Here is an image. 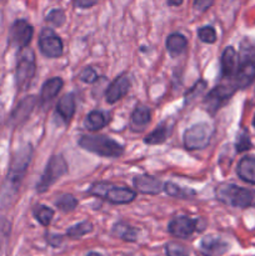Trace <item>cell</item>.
I'll list each match as a JSON object with an SVG mask.
<instances>
[{
	"label": "cell",
	"mask_w": 255,
	"mask_h": 256,
	"mask_svg": "<svg viewBox=\"0 0 255 256\" xmlns=\"http://www.w3.org/2000/svg\"><path fill=\"white\" fill-rule=\"evenodd\" d=\"M32 158V148L30 144L19 148L14 152L10 162L9 172L6 174L2 194H0V204L2 208H9L16 200L20 186L28 172L30 162Z\"/></svg>",
	"instance_id": "obj_1"
},
{
	"label": "cell",
	"mask_w": 255,
	"mask_h": 256,
	"mask_svg": "<svg viewBox=\"0 0 255 256\" xmlns=\"http://www.w3.org/2000/svg\"><path fill=\"white\" fill-rule=\"evenodd\" d=\"M84 150L104 158H119L124 152V146L105 135H85L79 140Z\"/></svg>",
	"instance_id": "obj_2"
},
{
	"label": "cell",
	"mask_w": 255,
	"mask_h": 256,
	"mask_svg": "<svg viewBox=\"0 0 255 256\" xmlns=\"http://www.w3.org/2000/svg\"><path fill=\"white\" fill-rule=\"evenodd\" d=\"M216 198L224 204L240 209L255 206V190L234 184H222L216 189Z\"/></svg>",
	"instance_id": "obj_3"
},
{
	"label": "cell",
	"mask_w": 255,
	"mask_h": 256,
	"mask_svg": "<svg viewBox=\"0 0 255 256\" xmlns=\"http://www.w3.org/2000/svg\"><path fill=\"white\" fill-rule=\"evenodd\" d=\"M89 192L116 205L129 204L136 198V192L134 190L125 186H115L106 182H96L90 188Z\"/></svg>",
	"instance_id": "obj_4"
},
{
	"label": "cell",
	"mask_w": 255,
	"mask_h": 256,
	"mask_svg": "<svg viewBox=\"0 0 255 256\" xmlns=\"http://www.w3.org/2000/svg\"><path fill=\"white\" fill-rule=\"evenodd\" d=\"M35 72H36V64H35L34 52L28 46L22 48L18 55L16 69H15V82L18 89H26L34 79Z\"/></svg>",
	"instance_id": "obj_5"
},
{
	"label": "cell",
	"mask_w": 255,
	"mask_h": 256,
	"mask_svg": "<svg viewBox=\"0 0 255 256\" xmlns=\"http://www.w3.org/2000/svg\"><path fill=\"white\" fill-rule=\"evenodd\" d=\"M214 129L206 122H199L184 132V145L188 150H202L210 144Z\"/></svg>",
	"instance_id": "obj_6"
},
{
	"label": "cell",
	"mask_w": 255,
	"mask_h": 256,
	"mask_svg": "<svg viewBox=\"0 0 255 256\" xmlns=\"http://www.w3.org/2000/svg\"><path fill=\"white\" fill-rule=\"evenodd\" d=\"M68 172V164L62 155H54L50 158L46 168H45L44 174L42 175V179L36 185L38 192H45L50 189L52 184L58 182L62 175Z\"/></svg>",
	"instance_id": "obj_7"
},
{
	"label": "cell",
	"mask_w": 255,
	"mask_h": 256,
	"mask_svg": "<svg viewBox=\"0 0 255 256\" xmlns=\"http://www.w3.org/2000/svg\"><path fill=\"white\" fill-rule=\"evenodd\" d=\"M40 52L48 58H59L62 54V42L50 28H45L39 38Z\"/></svg>",
	"instance_id": "obj_8"
},
{
	"label": "cell",
	"mask_w": 255,
	"mask_h": 256,
	"mask_svg": "<svg viewBox=\"0 0 255 256\" xmlns=\"http://www.w3.org/2000/svg\"><path fill=\"white\" fill-rule=\"evenodd\" d=\"M235 90H236V88L234 85H230V86H228V85H218V86H215L204 99L205 109L210 114H215L222 108V105L226 100H229V98L234 94Z\"/></svg>",
	"instance_id": "obj_9"
},
{
	"label": "cell",
	"mask_w": 255,
	"mask_h": 256,
	"mask_svg": "<svg viewBox=\"0 0 255 256\" xmlns=\"http://www.w3.org/2000/svg\"><path fill=\"white\" fill-rule=\"evenodd\" d=\"M32 34H34V29H32V26L26 20H16L12 25V28H10V44L19 48V49L26 48L30 44V42H32Z\"/></svg>",
	"instance_id": "obj_10"
},
{
	"label": "cell",
	"mask_w": 255,
	"mask_h": 256,
	"mask_svg": "<svg viewBox=\"0 0 255 256\" xmlns=\"http://www.w3.org/2000/svg\"><path fill=\"white\" fill-rule=\"evenodd\" d=\"M198 229V220L190 219L188 216H176L169 222L168 230L170 234L175 238L180 239H186L194 234Z\"/></svg>",
	"instance_id": "obj_11"
},
{
	"label": "cell",
	"mask_w": 255,
	"mask_h": 256,
	"mask_svg": "<svg viewBox=\"0 0 255 256\" xmlns=\"http://www.w3.org/2000/svg\"><path fill=\"white\" fill-rule=\"evenodd\" d=\"M255 79V55L248 56L238 68L235 72V84L236 89H245Z\"/></svg>",
	"instance_id": "obj_12"
},
{
	"label": "cell",
	"mask_w": 255,
	"mask_h": 256,
	"mask_svg": "<svg viewBox=\"0 0 255 256\" xmlns=\"http://www.w3.org/2000/svg\"><path fill=\"white\" fill-rule=\"evenodd\" d=\"M36 96H34V95L24 98V99L16 105L14 112L10 115V124L14 125V126L22 124L32 112L35 105H36Z\"/></svg>",
	"instance_id": "obj_13"
},
{
	"label": "cell",
	"mask_w": 255,
	"mask_h": 256,
	"mask_svg": "<svg viewBox=\"0 0 255 256\" xmlns=\"http://www.w3.org/2000/svg\"><path fill=\"white\" fill-rule=\"evenodd\" d=\"M129 89L130 79L126 75H120L108 86L106 92H105V99L109 104H114L118 100L124 98L129 92Z\"/></svg>",
	"instance_id": "obj_14"
},
{
	"label": "cell",
	"mask_w": 255,
	"mask_h": 256,
	"mask_svg": "<svg viewBox=\"0 0 255 256\" xmlns=\"http://www.w3.org/2000/svg\"><path fill=\"white\" fill-rule=\"evenodd\" d=\"M134 186L139 192L148 195H158L164 190L162 182L152 175H139L134 178Z\"/></svg>",
	"instance_id": "obj_15"
},
{
	"label": "cell",
	"mask_w": 255,
	"mask_h": 256,
	"mask_svg": "<svg viewBox=\"0 0 255 256\" xmlns=\"http://www.w3.org/2000/svg\"><path fill=\"white\" fill-rule=\"evenodd\" d=\"M229 249L228 242L220 238L205 236L200 242V250L205 256H220L224 255Z\"/></svg>",
	"instance_id": "obj_16"
},
{
	"label": "cell",
	"mask_w": 255,
	"mask_h": 256,
	"mask_svg": "<svg viewBox=\"0 0 255 256\" xmlns=\"http://www.w3.org/2000/svg\"><path fill=\"white\" fill-rule=\"evenodd\" d=\"M222 72L225 78H232L235 75L239 68L238 54L232 46H228L222 54Z\"/></svg>",
	"instance_id": "obj_17"
},
{
	"label": "cell",
	"mask_w": 255,
	"mask_h": 256,
	"mask_svg": "<svg viewBox=\"0 0 255 256\" xmlns=\"http://www.w3.org/2000/svg\"><path fill=\"white\" fill-rule=\"evenodd\" d=\"M75 106H76V102H75L74 94H66L59 100L55 112L59 115L60 119H62L65 124H68V122L72 120V118L74 116Z\"/></svg>",
	"instance_id": "obj_18"
},
{
	"label": "cell",
	"mask_w": 255,
	"mask_h": 256,
	"mask_svg": "<svg viewBox=\"0 0 255 256\" xmlns=\"http://www.w3.org/2000/svg\"><path fill=\"white\" fill-rule=\"evenodd\" d=\"M150 119H152V112L149 108L144 106V105H138L132 112V119H130L132 129L134 132H142L149 124Z\"/></svg>",
	"instance_id": "obj_19"
},
{
	"label": "cell",
	"mask_w": 255,
	"mask_h": 256,
	"mask_svg": "<svg viewBox=\"0 0 255 256\" xmlns=\"http://www.w3.org/2000/svg\"><path fill=\"white\" fill-rule=\"evenodd\" d=\"M238 176L248 184L255 185V158L244 156L236 168Z\"/></svg>",
	"instance_id": "obj_20"
},
{
	"label": "cell",
	"mask_w": 255,
	"mask_h": 256,
	"mask_svg": "<svg viewBox=\"0 0 255 256\" xmlns=\"http://www.w3.org/2000/svg\"><path fill=\"white\" fill-rule=\"evenodd\" d=\"M62 78H52L48 82H44L42 88V94H40V98H42V104H46V102H50L62 90Z\"/></svg>",
	"instance_id": "obj_21"
},
{
	"label": "cell",
	"mask_w": 255,
	"mask_h": 256,
	"mask_svg": "<svg viewBox=\"0 0 255 256\" xmlns=\"http://www.w3.org/2000/svg\"><path fill=\"white\" fill-rule=\"evenodd\" d=\"M109 122V115L104 112H99V110H94V112H89L84 120V125L86 129L92 130H100Z\"/></svg>",
	"instance_id": "obj_22"
},
{
	"label": "cell",
	"mask_w": 255,
	"mask_h": 256,
	"mask_svg": "<svg viewBox=\"0 0 255 256\" xmlns=\"http://www.w3.org/2000/svg\"><path fill=\"white\" fill-rule=\"evenodd\" d=\"M188 40L179 32L170 34L166 39V49L172 55H180L186 50Z\"/></svg>",
	"instance_id": "obj_23"
},
{
	"label": "cell",
	"mask_w": 255,
	"mask_h": 256,
	"mask_svg": "<svg viewBox=\"0 0 255 256\" xmlns=\"http://www.w3.org/2000/svg\"><path fill=\"white\" fill-rule=\"evenodd\" d=\"M112 235L124 242H134L138 239V230L125 222H118L112 226Z\"/></svg>",
	"instance_id": "obj_24"
},
{
	"label": "cell",
	"mask_w": 255,
	"mask_h": 256,
	"mask_svg": "<svg viewBox=\"0 0 255 256\" xmlns=\"http://www.w3.org/2000/svg\"><path fill=\"white\" fill-rule=\"evenodd\" d=\"M169 132H170V126L168 125V122H162V124L159 125L154 132H152L149 135H146V138L144 139L145 144H149V145L162 144V142L168 139V136H169Z\"/></svg>",
	"instance_id": "obj_25"
},
{
	"label": "cell",
	"mask_w": 255,
	"mask_h": 256,
	"mask_svg": "<svg viewBox=\"0 0 255 256\" xmlns=\"http://www.w3.org/2000/svg\"><path fill=\"white\" fill-rule=\"evenodd\" d=\"M55 205H56L58 209L62 210V212H72V210L76 209L78 200L70 194H62L56 198V200H55Z\"/></svg>",
	"instance_id": "obj_26"
},
{
	"label": "cell",
	"mask_w": 255,
	"mask_h": 256,
	"mask_svg": "<svg viewBox=\"0 0 255 256\" xmlns=\"http://www.w3.org/2000/svg\"><path fill=\"white\" fill-rule=\"evenodd\" d=\"M34 216L42 226H49L54 216V210L45 205H36L34 208Z\"/></svg>",
	"instance_id": "obj_27"
},
{
	"label": "cell",
	"mask_w": 255,
	"mask_h": 256,
	"mask_svg": "<svg viewBox=\"0 0 255 256\" xmlns=\"http://www.w3.org/2000/svg\"><path fill=\"white\" fill-rule=\"evenodd\" d=\"M92 232V224L90 222H82L76 225H72V228L66 230V235L72 239H79L84 235Z\"/></svg>",
	"instance_id": "obj_28"
},
{
	"label": "cell",
	"mask_w": 255,
	"mask_h": 256,
	"mask_svg": "<svg viewBox=\"0 0 255 256\" xmlns=\"http://www.w3.org/2000/svg\"><path fill=\"white\" fill-rule=\"evenodd\" d=\"M10 235V222L5 218H0V256L4 255Z\"/></svg>",
	"instance_id": "obj_29"
},
{
	"label": "cell",
	"mask_w": 255,
	"mask_h": 256,
	"mask_svg": "<svg viewBox=\"0 0 255 256\" xmlns=\"http://www.w3.org/2000/svg\"><path fill=\"white\" fill-rule=\"evenodd\" d=\"M164 190L166 192V194H169L170 196L175 198H189L190 195H194V192H189V190H184L182 188L178 186V185L172 184V182H166L164 185Z\"/></svg>",
	"instance_id": "obj_30"
},
{
	"label": "cell",
	"mask_w": 255,
	"mask_h": 256,
	"mask_svg": "<svg viewBox=\"0 0 255 256\" xmlns=\"http://www.w3.org/2000/svg\"><path fill=\"white\" fill-rule=\"evenodd\" d=\"M166 256H189V250L179 242H170L165 246Z\"/></svg>",
	"instance_id": "obj_31"
},
{
	"label": "cell",
	"mask_w": 255,
	"mask_h": 256,
	"mask_svg": "<svg viewBox=\"0 0 255 256\" xmlns=\"http://www.w3.org/2000/svg\"><path fill=\"white\" fill-rule=\"evenodd\" d=\"M198 35H199L200 40L208 44H212L216 40V32L214 28L212 26H202L198 30Z\"/></svg>",
	"instance_id": "obj_32"
},
{
	"label": "cell",
	"mask_w": 255,
	"mask_h": 256,
	"mask_svg": "<svg viewBox=\"0 0 255 256\" xmlns=\"http://www.w3.org/2000/svg\"><path fill=\"white\" fill-rule=\"evenodd\" d=\"M46 22H49L50 24L55 25V26H62V25L65 22L64 12L60 9L52 10V12H49V14L46 15Z\"/></svg>",
	"instance_id": "obj_33"
},
{
	"label": "cell",
	"mask_w": 255,
	"mask_h": 256,
	"mask_svg": "<svg viewBox=\"0 0 255 256\" xmlns=\"http://www.w3.org/2000/svg\"><path fill=\"white\" fill-rule=\"evenodd\" d=\"M252 144L250 142V138L249 134H248L246 130L242 132V134L238 136L236 140V152H246V150L252 149Z\"/></svg>",
	"instance_id": "obj_34"
},
{
	"label": "cell",
	"mask_w": 255,
	"mask_h": 256,
	"mask_svg": "<svg viewBox=\"0 0 255 256\" xmlns=\"http://www.w3.org/2000/svg\"><path fill=\"white\" fill-rule=\"evenodd\" d=\"M98 79V74L92 68H85L82 72H80V80L84 82H94Z\"/></svg>",
	"instance_id": "obj_35"
},
{
	"label": "cell",
	"mask_w": 255,
	"mask_h": 256,
	"mask_svg": "<svg viewBox=\"0 0 255 256\" xmlns=\"http://www.w3.org/2000/svg\"><path fill=\"white\" fill-rule=\"evenodd\" d=\"M214 0H194V9L198 12H206L212 5Z\"/></svg>",
	"instance_id": "obj_36"
},
{
	"label": "cell",
	"mask_w": 255,
	"mask_h": 256,
	"mask_svg": "<svg viewBox=\"0 0 255 256\" xmlns=\"http://www.w3.org/2000/svg\"><path fill=\"white\" fill-rule=\"evenodd\" d=\"M99 0H74L75 6L82 8V9H86V8L94 6Z\"/></svg>",
	"instance_id": "obj_37"
},
{
	"label": "cell",
	"mask_w": 255,
	"mask_h": 256,
	"mask_svg": "<svg viewBox=\"0 0 255 256\" xmlns=\"http://www.w3.org/2000/svg\"><path fill=\"white\" fill-rule=\"evenodd\" d=\"M48 242H49V244H52V246H58V245L60 244V242H62V236H59V235L49 234L48 235Z\"/></svg>",
	"instance_id": "obj_38"
},
{
	"label": "cell",
	"mask_w": 255,
	"mask_h": 256,
	"mask_svg": "<svg viewBox=\"0 0 255 256\" xmlns=\"http://www.w3.org/2000/svg\"><path fill=\"white\" fill-rule=\"evenodd\" d=\"M184 0H168V5L169 6H179V5L182 4Z\"/></svg>",
	"instance_id": "obj_39"
},
{
	"label": "cell",
	"mask_w": 255,
	"mask_h": 256,
	"mask_svg": "<svg viewBox=\"0 0 255 256\" xmlns=\"http://www.w3.org/2000/svg\"><path fill=\"white\" fill-rule=\"evenodd\" d=\"M88 256H104L102 254H100V252H92L88 254Z\"/></svg>",
	"instance_id": "obj_40"
},
{
	"label": "cell",
	"mask_w": 255,
	"mask_h": 256,
	"mask_svg": "<svg viewBox=\"0 0 255 256\" xmlns=\"http://www.w3.org/2000/svg\"><path fill=\"white\" fill-rule=\"evenodd\" d=\"M252 126L255 128V115H254V119H252Z\"/></svg>",
	"instance_id": "obj_41"
}]
</instances>
